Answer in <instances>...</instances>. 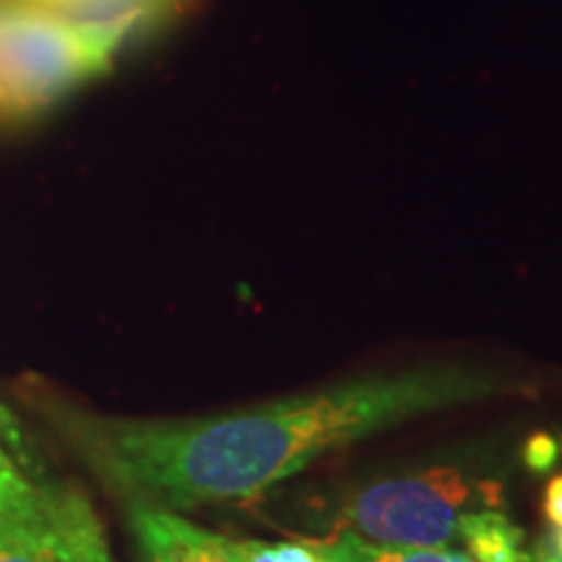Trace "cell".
I'll list each match as a JSON object with an SVG mask.
<instances>
[{
    "label": "cell",
    "instance_id": "6da1fadb",
    "mask_svg": "<svg viewBox=\"0 0 562 562\" xmlns=\"http://www.w3.org/2000/svg\"><path fill=\"white\" fill-rule=\"evenodd\" d=\"M524 389L487 364L440 360L347 378L209 417H102L60 404L47 409V419L125 505L188 513L252 503L311 463L372 435Z\"/></svg>",
    "mask_w": 562,
    "mask_h": 562
},
{
    "label": "cell",
    "instance_id": "7a4b0ae2",
    "mask_svg": "<svg viewBox=\"0 0 562 562\" xmlns=\"http://www.w3.org/2000/svg\"><path fill=\"white\" fill-rule=\"evenodd\" d=\"M503 508V474L484 459H456L341 492L326 526L370 544L456 547L474 513Z\"/></svg>",
    "mask_w": 562,
    "mask_h": 562
},
{
    "label": "cell",
    "instance_id": "3957f363",
    "mask_svg": "<svg viewBox=\"0 0 562 562\" xmlns=\"http://www.w3.org/2000/svg\"><path fill=\"white\" fill-rule=\"evenodd\" d=\"M117 55L21 0H0V128L30 123L100 79Z\"/></svg>",
    "mask_w": 562,
    "mask_h": 562
},
{
    "label": "cell",
    "instance_id": "277c9868",
    "mask_svg": "<svg viewBox=\"0 0 562 562\" xmlns=\"http://www.w3.org/2000/svg\"><path fill=\"white\" fill-rule=\"evenodd\" d=\"M53 13L121 55L186 16L199 0H21Z\"/></svg>",
    "mask_w": 562,
    "mask_h": 562
},
{
    "label": "cell",
    "instance_id": "5b68a950",
    "mask_svg": "<svg viewBox=\"0 0 562 562\" xmlns=\"http://www.w3.org/2000/svg\"><path fill=\"white\" fill-rule=\"evenodd\" d=\"M140 562H245L237 542L154 505H125Z\"/></svg>",
    "mask_w": 562,
    "mask_h": 562
},
{
    "label": "cell",
    "instance_id": "8992f818",
    "mask_svg": "<svg viewBox=\"0 0 562 562\" xmlns=\"http://www.w3.org/2000/svg\"><path fill=\"white\" fill-rule=\"evenodd\" d=\"M76 490L55 482L32 510H0V562H76L70 503Z\"/></svg>",
    "mask_w": 562,
    "mask_h": 562
},
{
    "label": "cell",
    "instance_id": "52a82bcc",
    "mask_svg": "<svg viewBox=\"0 0 562 562\" xmlns=\"http://www.w3.org/2000/svg\"><path fill=\"white\" fill-rule=\"evenodd\" d=\"M55 487L42 474L32 442L9 406L0 404V510H32Z\"/></svg>",
    "mask_w": 562,
    "mask_h": 562
},
{
    "label": "cell",
    "instance_id": "ba28073f",
    "mask_svg": "<svg viewBox=\"0 0 562 562\" xmlns=\"http://www.w3.org/2000/svg\"><path fill=\"white\" fill-rule=\"evenodd\" d=\"M307 544L326 562H472L467 552L456 547L370 544L362 539L344 537V533L307 539Z\"/></svg>",
    "mask_w": 562,
    "mask_h": 562
},
{
    "label": "cell",
    "instance_id": "9c48e42d",
    "mask_svg": "<svg viewBox=\"0 0 562 562\" xmlns=\"http://www.w3.org/2000/svg\"><path fill=\"white\" fill-rule=\"evenodd\" d=\"M459 547L472 562H529L524 550V531L505 516V510L474 513L463 524Z\"/></svg>",
    "mask_w": 562,
    "mask_h": 562
},
{
    "label": "cell",
    "instance_id": "30bf717a",
    "mask_svg": "<svg viewBox=\"0 0 562 562\" xmlns=\"http://www.w3.org/2000/svg\"><path fill=\"white\" fill-rule=\"evenodd\" d=\"M70 537H74L76 562H115L100 518L83 495L76 497L74 510H70Z\"/></svg>",
    "mask_w": 562,
    "mask_h": 562
},
{
    "label": "cell",
    "instance_id": "8fae6325",
    "mask_svg": "<svg viewBox=\"0 0 562 562\" xmlns=\"http://www.w3.org/2000/svg\"><path fill=\"white\" fill-rule=\"evenodd\" d=\"M245 562H326L307 542L263 544L256 539H235Z\"/></svg>",
    "mask_w": 562,
    "mask_h": 562
},
{
    "label": "cell",
    "instance_id": "7c38bea8",
    "mask_svg": "<svg viewBox=\"0 0 562 562\" xmlns=\"http://www.w3.org/2000/svg\"><path fill=\"white\" fill-rule=\"evenodd\" d=\"M560 456V442L558 438H552V435L547 432H537L531 435L529 442H526L524 448V461L526 467L533 469V472H550L554 467V461H558Z\"/></svg>",
    "mask_w": 562,
    "mask_h": 562
},
{
    "label": "cell",
    "instance_id": "4fadbf2b",
    "mask_svg": "<svg viewBox=\"0 0 562 562\" xmlns=\"http://www.w3.org/2000/svg\"><path fill=\"white\" fill-rule=\"evenodd\" d=\"M544 516L552 529H562V474L552 476L544 490Z\"/></svg>",
    "mask_w": 562,
    "mask_h": 562
},
{
    "label": "cell",
    "instance_id": "5bb4252c",
    "mask_svg": "<svg viewBox=\"0 0 562 562\" xmlns=\"http://www.w3.org/2000/svg\"><path fill=\"white\" fill-rule=\"evenodd\" d=\"M537 550H542L547 558H552L554 562H562V529H552L550 533H547Z\"/></svg>",
    "mask_w": 562,
    "mask_h": 562
},
{
    "label": "cell",
    "instance_id": "9a60e30c",
    "mask_svg": "<svg viewBox=\"0 0 562 562\" xmlns=\"http://www.w3.org/2000/svg\"><path fill=\"white\" fill-rule=\"evenodd\" d=\"M529 562H554L552 558H547V554L542 552V550H533L531 552V558H529Z\"/></svg>",
    "mask_w": 562,
    "mask_h": 562
}]
</instances>
